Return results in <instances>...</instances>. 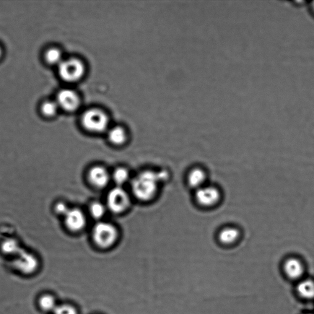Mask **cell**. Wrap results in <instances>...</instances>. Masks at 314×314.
<instances>
[{
	"label": "cell",
	"instance_id": "30bf717a",
	"mask_svg": "<svg viewBox=\"0 0 314 314\" xmlns=\"http://www.w3.org/2000/svg\"><path fill=\"white\" fill-rule=\"evenodd\" d=\"M90 183L98 188H105L110 181V176L105 168L97 166L91 169L89 173Z\"/></svg>",
	"mask_w": 314,
	"mask_h": 314
},
{
	"label": "cell",
	"instance_id": "2e32d148",
	"mask_svg": "<svg viewBox=\"0 0 314 314\" xmlns=\"http://www.w3.org/2000/svg\"><path fill=\"white\" fill-rule=\"evenodd\" d=\"M108 138L114 144H123L126 139V131L122 127H114L108 133Z\"/></svg>",
	"mask_w": 314,
	"mask_h": 314
},
{
	"label": "cell",
	"instance_id": "d6986e66",
	"mask_svg": "<svg viewBox=\"0 0 314 314\" xmlns=\"http://www.w3.org/2000/svg\"><path fill=\"white\" fill-rule=\"evenodd\" d=\"M113 180L119 186L123 185L128 180L129 173L125 168H118L114 171Z\"/></svg>",
	"mask_w": 314,
	"mask_h": 314
},
{
	"label": "cell",
	"instance_id": "7c38bea8",
	"mask_svg": "<svg viewBox=\"0 0 314 314\" xmlns=\"http://www.w3.org/2000/svg\"><path fill=\"white\" fill-rule=\"evenodd\" d=\"M240 237V233L237 228L227 227L220 231L218 239L220 243L224 245H232L235 244Z\"/></svg>",
	"mask_w": 314,
	"mask_h": 314
},
{
	"label": "cell",
	"instance_id": "ba28073f",
	"mask_svg": "<svg viewBox=\"0 0 314 314\" xmlns=\"http://www.w3.org/2000/svg\"><path fill=\"white\" fill-rule=\"evenodd\" d=\"M57 103L59 107L68 112L76 110L80 105V99L73 90L63 89L57 95Z\"/></svg>",
	"mask_w": 314,
	"mask_h": 314
},
{
	"label": "cell",
	"instance_id": "44dd1931",
	"mask_svg": "<svg viewBox=\"0 0 314 314\" xmlns=\"http://www.w3.org/2000/svg\"><path fill=\"white\" fill-rule=\"evenodd\" d=\"M59 108V106L57 102L49 101L43 104L41 110L45 116L52 117L56 115Z\"/></svg>",
	"mask_w": 314,
	"mask_h": 314
},
{
	"label": "cell",
	"instance_id": "cb8c5ba5",
	"mask_svg": "<svg viewBox=\"0 0 314 314\" xmlns=\"http://www.w3.org/2000/svg\"><path fill=\"white\" fill-rule=\"evenodd\" d=\"M310 9L311 10V11H312L313 14H314V1L311 2V4L310 5Z\"/></svg>",
	"mask_w": 314,
	"mask_h": 314
},
{
	"label": "cell",
	"instance_id": "ac0fdd59",
	"mask_svg": "<svg viewBox=\"0 0 314 314\" xmlns=\"http://www.w3.org/2000/svg\"><path fill=\"white\" fill-rule=\"evenodd\" d=\"M46 60L49 64H59L61 63L62 60V54L58 49H49L46 53Z\"/></svg>",
	"mask_w": 314,
	"mask_h": 314
},
{
	"label": "cell",
	"instance_id": "52a82bcc",
	"mask_svg": "<svg viewBox=\"0 0 314 314\" xmlns=\"http://www.w3.org/2000/svg\"><path fill=\"white\" fill-rule=\"evenodd\" d=\"M196 201L202 207L214 206L219 202L221 194L216 188L211 186H204L197 189L195 194Z\"/></svg>",
	"mask_w": 314,
	"mask_h": 314
},
{
	"label": "cell",
	"instance_id": "6da1fadb",
	"mask_svg": "<svg viewBox=\"0 0 314 314\" xmlns=\"http://www.w3.org/2000/svg\"><path fill=\"white\" fill-rule=\"evenodd\" d=\"M168 178L167 171H144L132 182V190L139 200L148 201L157 193L158 184Z\"/></svg>",
	"mask_w": 314,
	"mask_h": 314
},
{
	"label": "cell",
	"instance_id": "3957f363",
	"mask_svg": "<svg viewBox=\"0 0 314 314\" xmlns=\"http://www.w3.org/2000/svg\"><path fill=\"white\" fill-rule=\"evenodd\" d=\"M118 236V230L110 223L99 222L93 228V240L101 248L111 247L115 243Z\"/></svg>",
	"mask_w": 314,
	"mask_h": 314
},
{
	"label": "cell",
	"instance_id": "5b68a950",
	"mask_svg": "<svg viewBox=\"0 0 314 314\" xmlns=\"http://www.w3.org/2000/svg\"><path fill=\"white\" fill-rule=\"evenodd\" d=\"M59 72L60 76L65 81L76 82L84 76L85 67L79 60L67 59L59 64Z\"/></svg>",
	"mask_w": 314,
	"mask_h": 314
},
{
	"label": "cell",
	"instance_id": "9a60e30c",
	"mask_svg": "<svg viewBox=\"0 0 314 314\" xmlns=\"http://www.w3.org/2000/svg\"><path fill=\"white\" fill-rule=\"evenodd\" d=\"M297 292L305 299L314 298V282L310 279L302 280L297 285Z\"/></svg>",
	"mask_w": 314,
	"mask_h": 314
},
{
	"label": "cell",
	"instance_id": "7402d4cb",
	"mask_svg": "<svg viewBox=\"0 0 314 314\" xmlns=\"http://www.w3.org/2000/svg\"><path fill=\"white\" fill-rule=\"evenodd\" d=\"M53 314H77V310L73 306L69 304H61L57 305Z\"/></svg>",
	"mask_w": 314,
	"mask_h": 314
},
{
	"label": "cell",
	"instance_id": "7a4b0ae2",
	"mask_svg": "<svg viewBox=\"0 0 314 314\" xmlns=\"http://www.w3.org/2000/svg\"><path fill=\"white\" fill-rule=\"evenodd\" d=\"M11 266L23 276H31L38 271L40 261L34 254L20 251L13 258Z\"/></svg>",
	"mask_w": 314,
	"mask_h": 314
},
{
	"label": "cell",
	"instance_id": "277c9868",
	"mask_svg": "<svg viewBox=\"0 0 314 314\" xmlns=\"http://www.w3.org/2000/svg\"><path fill=\"white\" fill-rule=\"evenodd\" d=\"M82 124L87 130L93 133H101L108 126V118L102 111L93 109L86 111L82 117Z\"/></svg>",
	"mask_w": 314,
	"mask_h": 314
},
{
	"label": "cell",
	"instance_id": "9c48e42d",
	"mask_svg": "<svg viewBox=\"0 0 314 314\" xmlns=\"http://www.w3.org/2000/svg\"><path fill=\"white\" fill-rule=\"evenodd\" d=\"M64 225L72 232H78L85 227L86 218L81 210L77 208L69 209L64 215Z\"/></svg>",
	"mask_w": 314,
	"mask_h": 314
},
{
	"label": "cell",
	"instance_id": "e0dca14e",
	"mask_svg": "<svg viewBox=\"0 0 314 314\" xmlns=\"http://www.w3.org/2000/svg\"><path fill=\"white\" fill-rule=\"evenodd\" d=\"M1 251L2 253L6 256H15L20 252L17 243L15 241H6L2 244L1 246Z\"/></svg>",
	"mask_w": 314,
	"mask_h": 314
},
{
	"label": "cell",
	"instance_id": "4fadbf2b",
	"mask_svg": "<svg viewBox=\"0 0 314 314\" xmlns=\"http://www.w3.org/2000/svg\"><path fill=\"white\" fill-rule=\"evenodd\" d=\"M38 306L44 313H53L58 305L56 297L51 293L41 295L38 299Z\"/></svg>",
	"mask_w": 314,
	"mask_h": 314
},
{
	"label": "cell",
	"instance_id": "8fae6325",
	"mask_svg": "<svg viewBox=\"0 0 314 314\" xmlns=\"http://www.w3.org/2000/svg\"><path fill=\"white\" fill-rule=\"evenodd\" d=\"M284 269L287 276L292 279H298L304 273L302 262L297 258H288L284 264Z\"/></svg>",
	"mask_w": 314,
	"mask_h": 314
},
{
	"label": "cell",
	"instance_id": "ffe728a7",
	"mask_svg": "<svg viewBox=\"0 0 314 314\" xmlns=\"http://www.w3.org/2000/svg\"><path fill=\"white\" fill-rule=\"evenodd\" d=\"M90 213L95 219H100L106 213V207L100 202H94L91 205Z\"/></svg>",
	"mask_w": 314,
	"mask_h": 314
},
{
	"label": "cell",
	"instance_id": "8992f818",
	"mask_svg": "<svg viewBox=\"0 0 314 314\" xmlns=\"http://www.w3.org/2000/svg\"><path fill=\"white\" fill-rule=\"evenodd\" d=\"M130 199L127 192L121 187H117L109 192L107 204L109 209L115 213H121L128 208Z\"/></svg>",
	"mask_w": 314,
	"mask_h": 314
},
{
	"label": "cell",
	"instance_id": "d4e9b609",
	"mask_svg": "<svg viewBox=\"0 0 314 314\" xmlns=\"http://www.w3.org/2000/svg\"><path fill=\"white\" fill-rule=\"evenodd\" d=\"M1 54H2V51H1V49L0 48V57H1Z\"/></svg>",
	"mask_w": 314,
	"mask_h": 314
},
{
	"label": "cell",
	"instance_id": "484cf974",
	"mask_svg": "<svg viewBox=\"0 0 314 314\" xmlns=\"http://www.w3.org/2000/svg\"></svg>",
	"mask_w": 314,
	"mask_h": 314
},
{
	"label": "cell",
	"instance_id": "603a6c76",
	"mask_svg": "<svg viewBox=\"0 0 314 314\" xmlns=\"http://www.w3.org/2000/svg\"><path fill=\"white\" fill-rule=\"evenodd\" d=\"M69 209L66 203L62 201L57 202L55 206H54V211H55L56 213L58 215H63V216L67 213Z\"/></svg>",
	"mask_w": 314,
	"mask_h": 314
},
{
	"label": "cell",
	"instance_id": "5bb4252c",
	"mask_svg": "<svg viewBox=\"0 0 314 314\" xmlns=\"http://www.w3.org/2000/svg\"><path fill=\"white\" fill-rule=\"evenodd\" d=\"M207 176L206 173L201 168H196L193 169L188 176V184L192 188L198 189L205 186Z\"/></svg>",
	"mask_w": 314,
	"mask_h": 314
}]
</instances>
